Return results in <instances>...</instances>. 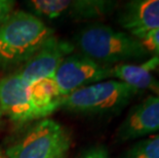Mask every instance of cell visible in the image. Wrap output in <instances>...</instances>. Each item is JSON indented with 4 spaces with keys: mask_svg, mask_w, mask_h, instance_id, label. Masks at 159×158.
<instances>
[{
    "mask_svg": "<svg viewBox=\"0 0 159 158\" xmlns=\"http://www.w3.org/2000/svg\"><path fill=\"white\" fill-rule=\"evenodd\" d=\"M73 44L81 55L110 68L151 56L136 37L100 23L81 29Z\"/></svg>",
    "mask_w": 159,
    "mask_h": 158,
    "instance_id": "obj_1",
    "label": "cell"
},
{
    "mask_svg": "<svg viewBox=\"0 0 159 158\" xmlns=\"http://www.w3.org/2000/svg\"><path fill=\"white\" fill-rule=\"evenodd\" d=\"M52 35L39 16L13 11L0 26V69L24 65Z\"/></svg>",
    "mask_w": 159,
    "mask_h": 158,
    "instance_id": "obj_2",
    "label": "cell"
},
{
    "mask_svg": "<svg viewBox=\"0 0 159 158\" xmlns=\"http://www.w3.org/2000/svg\"><path fill=\"white\" fill-rule=\"evenodd\" d=\"M142 90L116 79H108L74 90L61 97L59 109L82 115H113L128 105Z\"/></svg>",
    "mask_w": 159,
    "mask_h": 158,
    "instance_id": "obj_3",
    "label": "cell"
},
{
    "mask_svg": "<svg viewBox=\"0 0 159 158\" xmlns=\"http://www.w3.org/2000/svg\"><path fill=\"white\" fill-rule=\"evenodd\" d=\"M71 134L61 123L43 118L4 152L6 158H66Z\"/></svg>",
    "mask_w": 159,
    "mask_h": 158,
    "instance_id": "obj_4",
    "label": "cell"
},
{
    "mask_svg": "<svg viewBox=\"0 0 159 158\" xmlns=\"http://www.w3.org/2000/svg\"><path fill=\"white\" fill-rule=\"evenodd\" d=\"M111 68L99 65L80 52H73L62 62L52 78L60 97H63L81 87L110 79Z\"/></svg>",
    "mask_w": 159,
    "mask_h": 158,
    "instance_id": "obj_5",
    "label": "cell"
},
{
    "mask_svg": "<svg viewBox=\"0 0 159 158\" xmlns=\"http://www.w3.org/2000/svg\"><path fill=\"white\" fill-rule=\"evenodd\" d=\"M26 3L33 15L50 20H100L117 6L116 1L110 0H30Z\"/></svg>",
    "mask_w": 159,
    "mask_h": 158,
    "instance_id": "obj_6",
    "label": "cell"
},
{
    "mask_svg": "<svg viewBox=\"0 0 159 158\" xmlns=\"http://www.w3.org/2000/svg\"><path fill=\"white\" fill-rule=\"evenodd\" d=\"M74 50L72 42L50 36L18 71L20 78L30 85L40 79L52 77L62 62Z\"/></svg>",
    "mask_w": 159,
    "mask_h": 158,
    "instance_id": "obj_7",
    "label": "cell"
},
{
    "mask_svg": "<svg viewBox=\"0 0 159 158\" xmlns=\"http://www.w3.org/2000/svg\"><path fill=\"white\" fill-rule=\"evenodd\" d=\"M28 86L18 72L0 79V111L16 123L44 118L30 99Z\"/></svg>",
    "mask_w": 159,
    "mask_h": 158,
    "instance_id": "obj_8",
    "label": "cell"
},
{
    "mask_svg": "<svg viewBox=\"0 0 159 158\" xmlns=\"http://www.w3.org/2000/svg\"><path fill=\"white\" fill-rule=\"evenodd\" d=\"M159 132V97L148 96L134 105L115 133V141L123 143Z\"/></svg>",
    "mask_w": 159,
    "mask_h": 158,
    "instance_id": "obj_9",
    "label": "cell"
},
{
    "mask_svg": "<svg viewBox=\"0 0 159 158\" xmlns=\"http://www.w3.org/2000/svg\"><path fill=\"white\" fill-rule=\"evenodd\" d=\"M118 23L131 36L140 38L159 29V0H131L118 11Z\"/></svg>",
    "mask_w": 159,
    "mask_h": 158,
    "instance_id": "obj_10",
    "label": "cell"
},
{
    "mask_svg": "<svg viewBox=\"0 0 159 158\" xmlns=\"http://www.w3.org/2000/svg\"><path fill=\"white\" fill-rule=\"evenodd\" d=\"M158 67L159 56H150L142 64H120L111 68V78L159 97V79L152 75Z\"/></svg>",
    "mask_w": 159,
    "mask_h": 158,
    "instance_id": "obj_11",
    "label": "cell"
},
{
    "mask_svg": "<svg viewBox=\"0 0 159 158\" xmlns=\"http://www.w3.org/2000/svg\"><path fill=\"white\" fill-rule=\"evenodd\" d=\"M28 93L32 103L41 112L44 118L59 109L61 97L52 77L40 79L30 84Z\"/></svg>",
    "mask_w": 159,
    "mask_h": 158,
    "instance_id": "obj_12",
    "label": "cell"
},
{
    "mask_svg": "<svg viewBox=\"0 0 159 158\" xmlns=\"http://www.w3.org/2000/svg\"><path fill=\"white\" fill-rule=\"evenodd\" d=\"M120 158H159V133L134 143Z\"/></svg>",
    "mask_w": 159,
    "mask_h": 158,
    "instance_id": "obj_13",
    "label": "cell"
},
{
    "mask_svg": "<svg viewBox=\"0 0 159 158\" xmlns=\"http://www.w3.org/2000/svg\"><path fill=\"white\" fill-rule=\"evenodd\" d=\"M139 40L151 56H159V29L146 33L141 36Z\"/></svg>",
    "mask_w": 159,
    "mask_h": 158,
    "instance_id": "obj_14",
    "label": "cell"
},
{
    "mask_svg": "<svg viewBox=\"0 0 159 158\" xmlns=\"http://www.w3.org/2000/svg\"><path fill=\"white\" fill-rule=\"evenodd\" d=\"M78 158H110V156L105 146L94 145L84 150Z\"/></svg>",
    "mask_w": 159,
    "mask_h": 158,
    "instance_id": "obj_15",
    "label": "cell"
},
{
    "mask_svg": "<svg viewBox=\"0 0 159 158\" xmlns=\"http://www.w3.org/2000/svg\"><path fill=\"white\" fill-rule=\"evenodd\" d=\"M13 7H15V2L11 0H0V26L13 11Z\"/></svg>",
    "mask_w": 159,
    "mask_h": 158,
    "instance_id": "obj_16",
    "label": "cell"
},
{
    "mask_svg": "<svg viewBox=\"0 0 159 158\" xmlns=\"http://www.w3.org/2000/svg\"><path fill=\"white\" fill-rule=\"evenodd\" d=\"M0 158H6L4 152H3V151H2L1 149H0Z\"/></svg>",
    "mask_w": 159,
    "mask_h": 158,
    "instance_id": "obj_17",
    "label": "cell"
},
{
    "mask_svg": "<svg viewBox=\"0 0 159 158\" xmlns=\"http://www.w3.org/2000/svg\"><path fill=\"white\" fill-rule=\"evenodd\" d=\"M2 116H3V114H2V112L0 111V121H1V118H2Z\"/></svg>",
    "mask_w": 159,
    "mask_h": 158,
    "instance_id": "obj_18",
    "label": "cell"
}]
</instances>
